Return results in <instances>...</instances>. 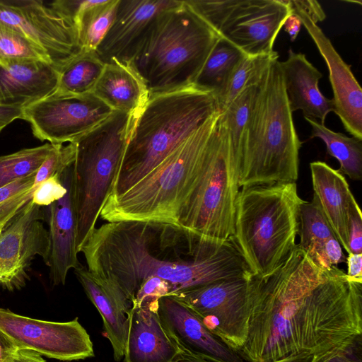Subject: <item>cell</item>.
<instances>
[{"label": "cell", "mask_w": 362, "mask_h": 362, "mask_svg": "<svg viewBox=\"0 0 362 362\" xmlns=\"http://www.w3.org/2000/svg\"><path fill=\"white\" fill-rule=\"evenodd\" d=\"M247 362L313 356L361 342L362 279L317 267L296 244L272 273L248 279Z\"/></svg>", "instance_id": "obj_1"}, {"label": "cell", "mask_w": 362, "mask_h": 362, "mask_svg": "<svg viewBox=\"0 0 362 362\" xmlns=\"http://www.w3.org/2000/svg\"><path fill=\"white\" fill-rule=\"evenodd\" d=\"M81 252L89 273L119 288L131 303L150 276L170 282L173 295L250 272L230 240H206L158 223L107 222L95 229Z\"/></svg>", "instance_id": "obj_2"}, {"label": "cell", "mask_w": 362, "mask_h": 362, "mask_svg": "<svg viewBox=\"0 0 362 362\" xmlns=\"http://www.w3.org/2000/svg\"><path fill=\"white\" fill-rule=\"evenodd\" d=\"M218 110L214 95L193 86L150 96L136 113L109 196L142 180Z\"/></svg>", "instance_id": "obj_3"}, {"label": "cell", "mask_w": 362, "mask_h": 362, "mask_svg": "<svg viewBox=\"0 0 362 362\" xmlns=\"http://www.w3.org/2000/svg\"><path fill=\"white\" fill-rule=\"evenodd\" d=\"M218 114L219 110L127 191L109 196L100 217L107 222H151L177 227L199 182L206 143Z\"/></svg>", "instance_id": "obj_4"}, {"label": "cell", "mask_w": 362, "mask_h": 362, "mask_svg": "<svg viewBox=\"0 0 362 362\" xmlns=\"http://www.w3.org/2000/svg\"><path fill=\"white\" fill-rule=\"evenodd\" d=\"M292 113L276 57L258 85L240 161V188L296 182L301 142Z\"/></svg>", "instance_id": "obj_5"}, {"label": "cell", "mask_w": 362, "mask_h": 362, "mask_svg": "<svg viewBox=\"0 0 362 362\" xmlns=\"http://www.w3.org/2000/svg\"><path fill=\"white\" fill-rule=\"evenodd\" d=\"M220 36L185 1L160 13L129 65L148 95L192 86Z\"/></svg>", "instance_id": "obj_6"}, {"label": "cell", "mask_w": 362, "mask_h": 362, "mask_svg": "<svg viewBox=\"0 0 362 362\" xmlns=\"http://www.w3.org/2000/svg\"><path fill=\"white\" fill-rule=\"evenodd\" d=\"M305 202L296 182L240 189L230 240L252 274L272 273L291 253L296 245L300 209Z\"/></svg>", "instance_id": "obj_7"}, {"label": "cell", "mask_w": 362, "mask_h": 362, "mask_svg": "<svg viewBox=\"0 0 362 362\" xmlns=\"http://www.w3.org/2000/svg\"><path fill=\"white\" fill-rule=\"evenodd\" d=\"M135 115L114 111L103 122L74 141L78 252L96 228L121 163Z\"/></svg>", "instance_id": "obj_8"}, {"label": "cell", "mask_w": 362, "mask_h": 362, "mask_svg": "<svg viewBox=\"0 0 362 362\" xmlns=\"http://www.w3.org/2000/svg\"><path fill=\"white\" fill-rule=\"evenodd\" d=\"M239 191V162L229 146L219 111L206 143L199 182L178 219L177 227L204 240H230Z\"/></svg>", "instance_id": "obj_9"}, {"label": "cell", "mask_w": 362, "mask_h": 362, "mask_svg": "<svg viewBox=\"0 0 362 362\" xmlns=\"http://www.w3.org/2000/svg\"><path fill=\"white\" fill-rule=\"evenodd\" d=\"M251 274L215 281L172 296L190 308L228 346L239 351L248 332L247 286Z\"/></svg>", "instance_id": "obj_10"}, {"label": "cell", "mask_w": 362, "mask_h": 362, "mask_svg": "<svg viewBox=\"0 0 362 362\" xmlns=\"http://www.w3.org/2000/svg\"><path fill=\"white\" fill-rule=\"evenodd\" d=\"M114 111L93 93L71 95L54 91L25 106L21 119L30 123L37 139L64 144L74 142Z\"/></svg>", "instance_id": "obj_11"}, {"label": "cell", "mask_w": 362, "mask_h": 362, "mask_svg": "<svg viewBox=\"0 0 362 362\" xmlns=\"http://www.w3.org/2000/svg\"><path fill=\"white\" fill-rule=\"evenodd\" d=\"M0 26L42 47L59 70L83 52L74 21L42 1L0 0Z\"/></svg>", "instance_id": "obj_12"}, {"label": "cell", "mask_w": 362, "mask_h": 362, "mask_svg": "<svg viewBox=\"0 0 362 362\" xmlns=\"http://www.w3.org/2000/svg\"><path fill=\"white\" fill-rule=\"evenodd\" d=\"M0 332L18 349L64 361L95 356L93 344L78 317L69 322L37 320L0 308Z\"/></svg>", "instance_id": "obj_13"}, {"label": "cell", "mask_w": 362, "mask_h": 362, "mask_svg": "<svg viewBox=\"0 0 362 362\" xmlns=\"http://www.w3.org/2000/svg\"><path fill=\"white\" fill-rule=\"evenodd\" d=\"M291 13L286 0H226L215 31L247 56L271 55Z\"/></svg>", "instance_id": "obj_14"}, {"label": "cell", "mask_w": 362, "mask_h": 362, "mask_svg": "<svg viewBox=\"0 0 362 362\" xmlns=\"http://www.w3.org/2000/svg\"><path fill=\"white\" fill-rule=\"evenodd\" d=\"M43 208L30 200L0 232V287L13 291L30 280L29 271L37 255L48 252V230Z\"/></svg>", "instance_id": "obj_15"}, {"label": "cell", "mask_w": 362, "mask_h": 362, "mask_svg": "<svg viewBox=\"0 0 362 362\" xmlns=\"http://www.w3.org/2000/svg\"><path fill=\"white\" fill-rule=\"evenodd\" d=\"M175 0H119L114 21L95 50L105 64L129 65L153 22Z\"/></svg>", "instance_id": "obj_16"}, {"label": "cell", "mask_w": 362, "mask_h": 362, "mask_svg": "<svg viewBox=\"0 0 362 362\" xmlns=\"http://www.w3.org/2000/svg\"><path fill=\"white\" fill-rule=\"evenodd\" d=\"M167 334L182 352L211 362H247L214 334L200 317L174 296L161 297L157 308Z\"/></svg>", "instance_id": "obj_17"}, {"label": "cell", "mask_w": 362, "mask_h": 362, "mask_svg": "<svg viewBox=\"0 0 362 362\" xmlns=\"http://www.w3.org/2000/svg\"><path fill=\"white\" fill-rule=\"evenodd\" d=\"M66 192L59 200L43 207L48 224V252L44 262L52 286L64 285L71 269L81 266L76 249L77 213L74 185V163L62 173Z\"/></svg>", "instance_id": "obj_18"}, {"label": "cell", "mask_w": 362, "mask_h": 362, "mask_svg": "<svg viewBox=\"0 0 362 362\" xmlns=\"http://www.w3.org/2000/svg\"><path fill=\"white\" fill-rule=\"evenodd\" d=\"M288 6L292 13L300 18L327 66L333 91L334 112L339 117L346 132L362 140V90L351 66L341 59L317 25L300 10Z\"/></svg>", "instance_id": "obj_19"}, {"label": "cell", "mask_w": 362, "mask_h": 362, "mask_svg": "<svg viewBox=\"0 0 362 362\" xmlns=\"http://www.w3.org/2000/svg\"><path fill=\"white\" fill-rule=\"evenodd\" d=\"M158 300L132 308L124 362H170L180 351L160 322Z\"/></svg>", "instance_id": "obj_20"}, {"label": "cell", "mask_w": 362, "mask_h": 362, "mask_svg": "<svg viewBox=\"0 0 362 362\" xmlns=\"http://www.w3.org/2000/svg\"><path fill=\"white\" fill-rule=\"evenodd\" d=\"M74 273L102 317L103 335L112 345L115 361H121L124 354L132 303L119 288L93 277L83 266L75 269Z\"/></svg>", "instance_id": "obj_21"}, {"label": "cell", "mask_w": 362, "mask_h": 362, "mask_svg": "<svg viewBox=\"0 0 362 362\" xmlns=\"http://www.w3.org/2000/svg\"><path fill=\"white\" fill-rule=\"evenodd\" d=\"M280 66L291 111L301 110L304 117L320 119L324 124L327 115L334 112V104L319 89L321 72L303 54L291 49L287 59L280 62Z\"/></svg>", "instance_id": "obj_22"}, {"label": "cell", "mask_w": 362, "mask_h": 362, "mask_svg": "<svg viewBox=\"0 0 362 362\" xmlns=\"http://www.w3.org/2000/svg\"><path fill=\"white\" fill-rule=\"evenodd\" d=\"M59 70L44 61H25L0 65V103L25 107L57 88Z\"/></svg>", "instance_id": "obj_23"}, {"label": "cell", "mask_w": 362, "mask_h": 362, "mask_svg": "<svg viewBox=\"0 0 362 362\" xmlns=\"http://www.w3.org/2000/svg\"><path fill=\"white\" fill-rule=\"evenodd\" d=\"M314 196L342 248L349 253L348 214L355 199L346 178L326 163H310Z\"/></svg>", "instance_id": "obj_24"}, {"label": "cell", "mask_w": 362, "mask_h": 362, "mask_svg": "<svg viewBox=\"0 0 362 362\" xmlns=\"http://www.w3.org/2000/svg\"><path fill=\"white\" fill-rule=\"evenodd\" d=\"M298 234V245L321 269L331 270L346 262L342 247L314 195L300 206Z\"/></svg>", "instance_id": "obj_25"}, {"label": "cell", "mask_w": 362, "mask_h": 362, "mask_svg": "<svg viewBox=\"0 0 362 362\" xmlns=\"http://www.w3.org/2000/svg\"><path fill=\"white\" fill-rule=\"evenodd\" d=\"M115 111L138 112L149 98L146 86L130 65L107 64L93 90Z\"/></svg>", "instance_id": "obj_26"}, {"label": "cell", "mask_w": 362, "mask_h": 362, "mask_svg": "<svg viewBox=\"0 0 362 362\" xmlns=\"http://www.w3.org/2000/svg\"><path fill=\"white\" fill-rule=\"evenodd\" d=\"M245 54L223 37L217 40L192 86L216 98Z\"/></svg>", "instance_id": "obj_27"}, {"label": "cell", "mask_w": 362, "mask_h": 362, "mask_svg": "<svg viewBox=\"0 0 362 362\" xmlns=\"http://www.w3.org/2000/svg\"><path fill=\"white\" fill-rule=\"evenodd\" d=\"M119 0H82L74 22L83 52H95L112 25Z\"/></svg>", "instance_id": "obj_28"}, {"label": "cell", "mask_w": 362, "mask_h": 362, "mask_svg": "<svg viewBox=\"0 0 362 362\" xmlns=\"http://www.w3.org/2000/svg\"><path fill=\"white\" fill-rule=\"evenodd\" d=\"M311 127V138H320L327 153L339 163L338 171L354 180L362 179V140L335 132L315 119L304 117Z\"/></svg>", "instance_id": "obj_29"}, {"label": "cell", "mask_w": 362, "mask_h": 362, "mask_svg": "<svg viewBox=\"0 0 362 362\" xmlns=\"http://www.w3.org/2000/svg\"><path fill=\"white\" fill-rule=\"evenodd\" d=\"M105 65L94 52H82L60 69L55 92L71 95L93 93Z\"/></svg>", "instance_id": "obj_30"}, {"label": "cell", "mask_w": 362, "mask_h": 362, "mask_svg": "<svg viewBox=\"0 0 362 362\" xmlns=\"http://www.w3.org/2000/svg\"><path fill=\"white\" fill-rule=\"evenodd\" d=\"M259 83L243 89L226 110L220 111V122L239 168Z\"/></svg>", "instance_id": "obj_31"}, {"label": "cell", "mask_w": 362, "mask_h": 362, "mask_svg": "<svg viewBox=\"0 0 362 362\" xmlns=\"http://www.w3.org/2000/svg\"><path fill=\"white\" fill-rule=\"evenodd\" d=\"M279 54L245 55L230 74L223 89L216 98L218 110H226L245 88L257 84L271 62Z\"/></svg>", "instance_id": "obj_32"}, {"label": "cell", "mask_w": 362, "mask_h": 362, "mask_svg": "<svg viewBox=\"0 0 362 362\" xmlns=\"http://www.w3.org/2000/svg\"><path fill=\"white\" fill-rule=\"evenodd\" d=\"M55 144L21 149L0 156V187L36 173Z\"/></svg>", "instance_id": "obj_33"}, {"label": "cell", "mask_w": 362, "mask_h": 362, "mask_svg": "<svg viewBox=\"0 0 362 362\" xmlns=\"http://www.w3.org/2000/svg\"><path fill=\"white\" fill-rule=\"evenodd\" d=\"M25 61L52 62L46 52L24 35L0 26V65Z\"/></svg>", "instance_id": "obj_34"}, {"label": "cell", "mask_w": 362, "mask_h": 362, "mask_svg": "<svg viewBox=\"0 0 362 362\" xmlns=\"http://www.w3.org/2000/svg\"><path fill=\"white\" fill-rule=\"evenodd\" d=\"M35 173L0 187V221L17 213L31 200Z\"/></svg>", "instance_id": "obj_35"}, {"label": "cell", "mask_w": 362, "mask_h": 362, "mask_svg": "<svg viewBox=\"0 0 362 362\" xmlns=\"http://www.w3.org/2000/svg\"><path fill=\"white\" fill-rule=\"evenodd\" d=\"M75 157L74 142L68 143L66 145L55 144L53 150L37 170L32 189H35L47 179L55 175H60L74 162Z\"/></svg>", "instance_id": "obj_36"}, {"label": "cell", "mask_w": 362, "mask_h": 362, "mask_svg": "<svg viewBox=\"0 0 362 362\" xmlns=\"http://www.w3.org/2000/svg\"><path fill=\"white\" fill-rule=\"evenodd\" d=\"M173 293V286L168 281L158 276L148 277L139 286L132 302V308L139 307L145 302L158 300Z\"/></svg>", "instance_id": "obj_37"}, {"label": "cell", "mask_w": 362, "mask_h": 362, "mask_svg": "<svg viewBox=\"0 0 362 362\" xmlns=\"http://www.w3.org/2000/svg\"><path fill=\"white\" fill-rule=\"evenodd\" d=\"M32 190L31 201L42 208L59 200L66 192V188L61 180V174L47 179Z\"/></svg>", "instance_id": "obj_38"}, {"label": "cell", "mask_w": 362, "mask_h": 362, "mask_svg": "<svg viewBox=\"0 0 362 362\" xmlns=\"http://www.w3.org/2000/svg\"><path fill=\"white\" fill-rule=\"evenodd\" d=\"M348 235L349 253L362 254V214L356 200L348 214Z\"/></svg>", "instance_id": "obj_39"}, {"label": "cell", "mask_w": 362, "mask_h": 362, "mask_svg": "<svg viewBox=\"0 0 362 362\" xmlns=\"http://www.w3.org/2000/svg\"><path fill=\"white\" fill-rule=\"evenodd\" d=\"M334 349L323 354L314 356L311 362H362L361 358L357 354V346Z\"/></svg>", "instance_id": "obj_40"}, {"label": "cell", "mask_w": 362, "mask_h": 362, "mask_svg": "<svg viewBox=\"0 0 362 362\" xmlns=\"http://www.w3.org/2000/svg\"><path fill=\"white\" fill-rule=\"evenodd\" d=\"M289 6L295 7L303 12L311 21L316 24L324 21L326 15L320 4L311 0H287Z\"/></svg>", "instance_id": "obj_41"}, {"label": "cell", "mask_w": 362, "mask_h": 362, "mask_svg": "<svg viewBox=\"0 0 362 362\" xmlns=\"http://www.w3.org/2000/svg\"><path fill=\"white\" fill-rule=\"evenodd\" d=\"M23 107L0 103V127L4 128L16 119H21Z\"/></svg>", "instance_id": "obj_42"}, {"label": "cell", "mask_w": 362, "mask_h": 362, "mask_svg": "<svg viewBox=\"0 0 362 362\" xmlns=\"http://www.w3.org/2000/svg\"><path fill=\"white\" fill-rule=\"evenodd\" d=\"M347 272L349 277L362 279V254L349 253L346 257Z\"/></svg>", "instance_id": "obj_43"}, {"label": "cell", "mask_w": 362, "mask_h": 362, "mask_svg": "<svg viewBox=\"0 0 362 362\" xmlns=\"http://www.w3.org/2000/svg\"><path fill=\"white\" fill-rule=\"evenodd\" d=\"M18 350L11 341L0 332V362H8Z\"/></svg>", "instance_id": "obj_44"}, {"label": "cell", "mask_w": 362, "mask_h": 362, "mask_svg": "<svg viewBox=\"0 0 362 362\" xmlns=\"http://www.w3.org/2000/svg\"><path fill=\"white\" fill-rule=\"evenodd\" d=\"M302 25L300 18L296 13H291L285 20L283 27L289 35L291 41H294Z\"/></svg>", "instance_id": "obj_45"}, {"label": "cell", "mask_w": 362, "mask_h": 362, "mask_svg": "<svg viewBox=\"0 0 362 362\" xmlns=\"http://www.w3.org/2000/svg\"><path fill=\"white\" fill-rule=\"evenodd\" d=\"M8 362H46V361L36 352L19 349Z\"/></svg>", "instance_id": "obj_46"}, {"label": "cell", "mask_w": 362, "mask_h": 362, "mask_svg": "<svg viewBox=\"0 0 362 362\" xmlns=\"http://www.w3.org/2000/svg\"><path fill=\"white\" fill-rule=\"evenodd\" d=\"M170 362H211L203 358L180 351Z\"/></svg>", "instance_id": "obj_47"}, {"label": "cell", "mask_w": 362, "mask_h": 362, "mask_svg": "<svg viewBox=\"0 0 362 362\" xmlns=\"http://www.w3.org/2000/svg\"><path fill=\"white\" fill-rule=\"evenodd\" d=\"M313 358V356L302 354L274 362H311Z\"/></svg>", "instance_id": "obj_48"}, {"label": "cell", "mask_w": 362, "mask_h": 362, "mask_svg": "<svg viewBox=\"0 0 362 362\" xmlns=\"http://www.w3.org/2000/svg\"><path fill=\"white\" fill-rule=\"evenodd\" d=\"M17 212V213H18ZM11 214L9 216H8L7 217H6L5 218L2 219L0 221V232L2 230V229L4 228V227L6 225V223L17 214Z\"/></svg>", "instance_id": "obj_49"}, {"label": "cell", "mask_w": 362, "mask_h": 362, "mask_svg": "<svg viewBox=\"0 0 362 362\" xmlns=\"http://www.w3.org/2000/svg\"><path fill=\"white\" fill-rule=\"evenodd\" d=\"M3 129V128L0 127V132Z\"/></svg>", "instance_id": "obj_50"}]
</instances>
